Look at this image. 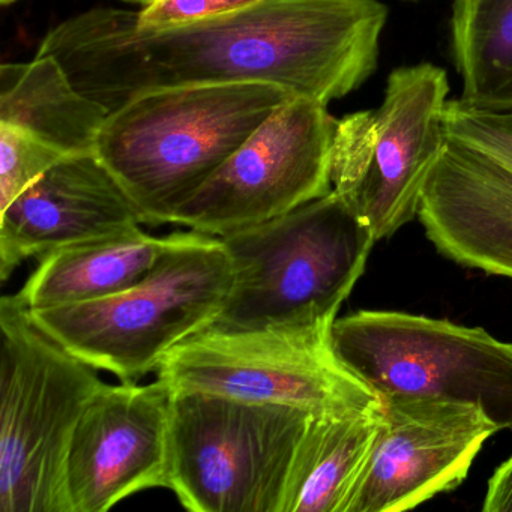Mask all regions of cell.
Wrapping results in <instances>:
<instances>
[{"label":"cell","instance_id":"13","mask_svg":"<svg viewBox=\"0 0 512 512\" xmlns=\"http://www.w3.org/2000/svg\"><path fill=\"white\" fill-rule=\"evenodd\" d=\"M175 391L103 383L71 434L65 460L70 512H106L149 488H169L170 421Z\"/></svg>","mask_w":512,"mask_h":512},{"label":"cell","instance_id":"5","mask_svg":"<svg viewBox=\"0 0 512 512\" xmlns=\"http://www.w3.org/2000/svg\"><path fill=\"white\" fill-rule=\"evenodd\" d=\"M0 334V511L70 512L68 445L104 382L34 322L17 293L0 301Z\"/></svg>","mask_w":512,"mask_h":512},{"label":"cell","instance_id":"21","mask_svg":"<svg viewBox=\"0 0 512 512\" xmlns=\"http://www.w3.org/2000/svg\"><path fill=\"white\" fill-rule=\"evenodd\" d=\"M482 511L512 512V455L491 475Z\"/></svg>","mask_w":512,"mask_h":512},{"label":"cell","instance_id":"9","mask_svg":"<svg viewBox=\"0 0 512 512\" xmlns=\"http://www.w3.org/2000/svg\"><path fill=\"white\" fill-rule=\"evenodd\" d=\"M446 71L400 67L386 80L382 104L340 119L332 154V188L355 206L376 241L418 215L422 191L445 148Z\"/></svg>","mask_w":512,"mask_h":512},{"label":"cell","instance_id":"10","mask_svg":"<svg viewBox=\"0 0 512 512\" xmlns=\"http://www.w3.org/2000/svg\"><path fill=\"white\" fill-rule=\"evenodd\" d=\"M442 122L445 148L422 191L419 221L443 256L512 280V110L455 98Z\"/></svg>","mask_w":512,"mask_h":512},{"label":"cell","instance_id":"15","mask_svg":"<svg viewBox=\"0 0 512 512\" xmlns=\"http://www.w3.org/2000/svg\"><path fill=\"white\" fill-rule=\"evenodd\" d=\"M170 242L140 227L59 248L17 293L31 311L82 304L118 295L148 277Z\"/></svg>","mask_w":512,"mask_h":512},{"label":"cell","instance_id":"23","mask_svg":"<svg viewBox=\"0 0 512 512\" xmlns=\"http://www.w3.org/2000/svg\"><path fill=\"white\" fill-rule=\"evenodd\" d=\"M127 2H139V4H148L149 0H127Z\"/></svg>","mask_w":512,"mask_h":512},{"label":"cell","instance_id":"8","mask_svg":"<svg viewBox=\"0 0 512 512\" xmlns=\"http://www.w3.org/2000/svg\"><path fill=\"white\" fill-rule=\"evenodd\" d=\"M344 364L380 397H415L481 407L512 430V343L445 319L362 310L332 326Z\"/></svg>","mask_w":512,"mask_h":512},{"label":"cell","instance_id":"22","mask_svg":"<svg viewBox=\"0 0 512 512\" xmlns=\"http://www.w3.org/2000/svg\"><path fill=\"white\" fill-rule=\"evenodd\" d=\"M16 2H19V0H0V4L4 5V7H7V5L16 4Z\"/></svg>","mask_w":512,"mask_h":512},{"label":"cell","instance_id":"7","mask_svg":"<svg viewBox=\"0 0 512 512\" xmlns=\"http://www.w3.org/2000/svg\"><path fill=\"white\" fill-rule=\"evenodd\" d=\"M334 322L209 328L176 346L158 367V377L173 391L280 404L313 416L379 409L380 395L338 356Z\"/></svg>","mask_w":512,"mask_h":512},{"label":"cell","instance_id":"2","mask_svg":"<svg viewBox=\"0 0 512 512\" xmlns=\"http://www.w3.org/2000/svg\"><path fill=\"white\" fill-rule=\"evenodd\" d=\"M295 92L271 83H209L155 89L107 116L95 155L142 224H172L242 143Z\"/></svg>","mask_w":512,"mask_h":512},{"label":"cell","instance_id":"14","mask_svg":"<svg viewBox=\"0 0 512 512\" xmlns=\"http://www.w3.org/2000/svg\"><path fill=\"white\" fill-rule=\"evenodd\" d=\"M0 214L2 281L31 257L142 224L122 185L95 154L56 164Z\"/></svg>","mask_w":512,"mask_h":512},{"label":"cell","instance_id":"4","mask_svg":"<svg viewBox=\"0 0 512 512\" xmlns=\"http://www.w3.org/2000/svg\"><path fill=\"white\" fill-rule=\"evenodd\" d=\"M220 238L235 271L226 305L211 326L223 331L334 322L376 242L367 221L334 188Z\"/></svg>","mask_w":512,"mask_h":512},{"label":"cell","instance_id":"17","mask_svg":"<svg viewBox=\"0 0 512 512\" xmlns=\"http://www.w3.org/2000/svg\"><path fill=\"white\" fill-rule=\"evenodd\" d=\"M383 422L379 409L310 416L293 455L281 512H344Z\"/></svg>","mask_w":512,"mask_h":512},{"label":"cell","instance_id":"3","mask_svg":"<svg viewBox=\"0 0 512 512\" xmlns=\"http://www.w3.org/2000/svg\"><path fill=\"white\" fill-rule=\"evenodd\" d=\"M235 271L220 236L176 232L136 286L97 301L31 311L53 340L124 382L158 371L179 344L214 325Z\"/></svg>","mask_w":512,"mask_h":512},{"label":"cell","instance_id":"6","mask_svg":"<svg viewBox=\"0 0 512 512\" xmlns=\"http://www.w3.org/2000/svg\"><path fill=\"white\" fill-rule=\"evenodd\" d=\"M310 416L280 404L175 391L169 490L193 512H281Z\"/></svg>","mask_w":512,"mask_h":512},{"label":"cell","instance_id":"12","mask_svg":"<svg viewBox=\"0 0 512 512\" xmlns=\"http://www.w3.org/2000/svg\"><path fill=\"white\" fill-rule=\"evenodd\" d=\"M380 398L382 427L344 512L410 511L455 490L500 431L475 404Z\"/></svg>","mask_w":512,"mask_h":512},{"label":"cell","instance_id":"20","mask_svg":"<svg viewBox=\"0 0 512 512\" xmlns=\"http://www.w3.org/2000/svg\"><path fill=\"white\" fill-rule=\"evenodd\" d=\"M262 0H149L136 13V25L145 31H167L247 10Z\"/></svg>","mask_w":512,"mask_h":512},{"label":"cell","instance_id":"11","mask_svg":"<svg viewBox=\"0 0 512 512\" xmlns=\"http://www.w3.org/2000/svg\"><path fill=\"white\" fill-rule=\"evenodd\" d=\"M337 125L326 104L296 95L178 209L172 224L223 236L326 196Z\"/></svg>","mask_w":512,"mask_h":512},{"label":"cell","instance_id":"16","mask_svg":"<svg viewBox=\"0 0 512 512\" xmlns=\"http://www.w3.org/2000/svg\"><path fill=\"white\" fill-rule=\"evenodd\" d=\"M109 115L77 89L55 56L0 68V124L22 128L67 157L95 154Z\"/></svg>","mask_w":512,"mask_h":512},{"label":"cell","instance_id":"18","mask_svg":"<svg viewBox=\"0 0 512 512\" xmlns=\"http://www.w3.org/2000/svg\"><path fill=\"white\" fill-rule=\"evenodd\" d=\"M451 46L461 101L512 110V0H454Z\"/></svg>","mask_w":512,"mask_h":512},{"label":"cell","instance_id":"19","mask_svg":"<svg viewBox=\"0 0 512 512\" xmlns=\"http://www.w3.org/2000/svg\"><path fill=\"white\" fill-rule=\"evenodd\" d=\"M67 158L22 128L0 124V212Z\"/></svg>","mask_w":512,"mask_h":512},{"label":"cell","instance_id":"1","mask_svg":"<svg viewBox=\"0 0 512 512\" xmlns=\"http://www.w3.org/2000/svg\"><path fill=\"white\" fill-rule=\"evenodd\" d=\"M388 10L379 0H262L230 16L145 31L134 11L95 8L59 23L52 55L110 113L155 89L271 83L326 104L361 88L379 64Z\"/></svg>","mask_w":512,"mask_h":512}]
</instances>
